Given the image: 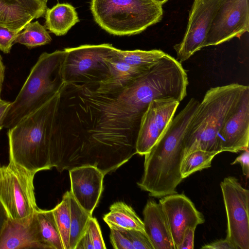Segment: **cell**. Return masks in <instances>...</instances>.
Here are the masks:
<instances>
[{
  "label": "cell",
  "instance_id": "obj_13",
  "mask_svg": "<svg viewBox=\"0 0 249 249\" xmlns=\"http://www.w3.org/2000/svg\"><path fill=\"white\" fill-rule=\"evenodd\" d=\"M166 218L175 249L180 244L188 227H196L205 222L203 214L183 194L177 193L161 197L159 202Z\"/></svg>",
  "mask_w": 249,
  "mask_h": 249
},
{
  "label": "cell",
  "instance_id": "obj_23",
  "mask_svg": "<svg viewBox=\"0 0 249 249\" xmlns=\"http://www.w3.org/2000/svg\"><path fill=\"white\" fill-rule=\"evenodd\" d=\"M165 53L160 50L124 51L117 48L114 53L118 59L145 70L156 64Z\"/></svg>",
  "mask_w": 249,
  "mask_h": 249
},
{
  "label": "cell",
  "instance_id": "obj_14",
  "mask_svg": "<svg viewBox=\"0 0 249 249\" xmlns=\"http://www.w3.org/2000/svg\"><path fill=\"white\" fill-rule=\"evenodd\" d=\"M249 88L243 93L234 110L225 122L218 136L222 152L237 153L249 149Z\"/></svg>",
  "mask_w": 249,
  "mask_h": 249
},
{
  "label": "cell",
  "instance_id": "obj_10",
  "mask_svg": "<svg viewBox=\"0 0 249 249\" xmlns=\"http://www.w3.org/2000/svg\"><path fill=\"white\" fill-rule=\"evenodd\" d=\"M249 30V0H223L214 17L203 48L240 37Z\"/></svg>",
  "mask_w": 249,
  "mask_h": 249
},
{
  "label": "cell",
  "instance_id": "obj_25",
  "mask_svg": "<svg viewBox=\"0 0 249 249\" xmlns=\"http://www.w3.org/2000/svg\"><path fill=\"white\" fill-rule=\"evenodd\" d=\"M52 38L45 26L38 21L28 23L18 35L14 44L19 43L31 49L49 44Z\"/></svg>",
  "mask_w": 249,
  "mask_h": 249
},
{
  "label": "cell",
  "instance_id": "obj_26",
  "mask_svg": "<svg viewBox=\"0 0 249 249\" xmlns=\"http://www.w3.org/2000/svg\"><path fill=\"white\" fill-rule=\"evenodd\" d=\"M70 192L67 191L61 201L52 209L64 249H69L71 227Z\"/></svg>",
  "mask_w": 249,
  "mask_h": 249
},
{
  "label": "cell",
  "instance_id": "obj_21",
  "mask_svg": "<svg viewBox=\"0 0 249 249\" xmlns=\"http://www.w3.org/2000/svg\"><path fill=\"white\" fill-rule=\"evenodd\" d=\"M44 16L45 28L57 36L65 35L79 21L75 8L69 3H57L47 8Z\"/></svg>",
  "mask_w": 249,
  "mask_h": 249
},
{
  "label": "cell",
  "instance_id": "obj_19",
  "mask_svg": "<svg viewBox=\"0 0 249 249\" xmlns=\"http://www.w3.org/2000/svg\"><path fill=\"white\" fill-rule=\"evenodd\" d=\"M103 220L110 229L122 231L134 230L145 232L143 221L131 206L123 201L112 204Z\"/></svg>",
  "mask_w": 249,
  "mask_h": 249
},
{
  "label": "cell",
  "instance_id": "obj_1",
  "mask_svg": "<svg viewBox=\"0 0 249 249\" xmlns=\"http://www.w3.org/2000/svg\"><path fill=\"white\" fill-rule=\"evenodd\" d=\"M136 79L121 91L107 93L96 91L90 83H65L53 134L66 166L92 165L107 174L137 154L141 119L147 107Z\"/></svg>",
  "mask_w": 249,
  "mask_h": 249
},
{
  "label": "cell",
  "instance_id": "obj_8",
  "mask_svg": "<svg viewBox=\"0 0 249 249\" xmlns=\"http://www.w3.org/2000/svg\"><path fill=\"white\" fill-rule=\"evenodd\" d=\"M116 48L110 44L67 48L63 64L66 83H99L108 73V59Z\"/></svg>",
  "mask_w": 249,
  "mask_h": 249
},
{
  "label": "cell",
  "instance_id": "obj_31",
  "mask_svg": "<svg viewBox=\"0 0 249 249\" xmlns=\"http://www.w3.org/2000/svg\"><path fill=\"white\" fill-rule=\"evenodd\" d=\"M110 239L115 249H134L131 242L123 231L110 229Z\"/></svg>",
  "mask_w": 249,
  "mask_h": 249
},
{
  "label": "cell",
  "instance_id": "obj_34",
  "mask_svg": "<svg viewBox=\"0 0 249 249\" xmlns=\"http://www.w3.org/2000/svg\"><path fill=\"white\" fill-rule=\"evenodd\" d=\"M243 151L231 164L239 163L241 166L243 174L248 178L249 177V150L248 149Z\"/></svg>",
  "mask_w": 249,
  "mask_h": 249
},
{
  "label": "cell",
  "instance_id": "obj_29",
  "mask_svg": "<svg viewBox=\"0 0 249 249\" xmlns=\"http://www.w3.org/2000/svg\"><path fill=\"white\" fill-rule=\"evenodd\" d=\"M87 231L93 243L94 249H106L100 227L95 218L91 217Z\"/></svg>",
  "mask_w": 249,
  "mask_h": 249
},
{
  "label": "cell",
  "instance_id": "obj_37",
  "mask_svg": "<svg viewBox=\"0 0 249 249\" xmlns=\"http://www.w3.org/2000/svg\"><path fill=\"white\" fill-rule=\"evenodd\" d=\"M10 104V102L0 100V130L3 127L4 118Z\"/></svg>",
  "mask_w": 249,
  "mask_h": 249
},
{
  "label": "cell",
  "instance_id": "obj_30",
  "mask_svg": "<svg viewBox=\"0 0 249 249\" xmlns=\"http://www.w3.org/2000/svg\"><path fill=\"white\" fill-rule=\"evenodd\" d=\"M20 32L0 26V50L9 53Z\"/></svg>",
  "mask_w": 249,
  "mask_h": 249
},
{
  "label": "cell",
  "instance_id": "obj_32",
  "mask_svg": "<svg viewBox=\"0 0 249 249\" xmlns=\"http://www.w3.org/2000/svg\"><path fill=\"white\" fill-rule=\"evenodd\" d=\"M36 14L39 18L45 15L47 9V2L42 0H16Z\"/></svg>",
  "mask_w": 249,
  "mask_h": 249
},
{
  "label": "cell",
  "instance_id": "obj_5",
  "mask_svg": "<svg viewBox=\"0 0 249 249\" xmlns=\"http://www.w3.org/2000/svg\"><path fill=\"white\" fill-rule=\"evenodd\" d=\"M66 54L64 49L40 54L16 99L11 102L3 127H13L60 92L65 84L63 64Z\"/></svg>",
  "mask_w": 249,
  "mask_h": 249
},
{
  "label": "cell",
  "instance_id": "obj_22",
  "mask_svg": "<svg viewBox=\"0 0 249 249\" xmlns=\"http://www.w3.org/2000/svg\"><path fill=\"white\" fill-rule=\"evenodd\" d=\"M39 17L16 0H0V26L20 32Z\"/></svg>",
  "mask_w": 249,
  "mask_h": 249
},
{
  "label": "cell",
  "instance_id": "obj_33",
  "mask_svg": "<svg viewBox=\"0 0 249 249\" xmlns=\"http://www.w3.org/2000/svg\"><path fill=\"white\" fill-rule=\"evenodd\" d=\"M196 228L188 227L185 231L181 241L177 249H193Z\"/></svg>",
  "mask_w": 249,
  "mask_h": 249
},
{
  "label": "cell",
  "instance_id": "obj_28",
  "mask_svg": "<svg viewBox=\"0 0 249 249\" xmlns=\"http://www.w3.org/2000/svg\"><path fill=\"white\" fill-rule=\"evenodd\" d=\"M131 242L134 249H153L146 233L138 230L123 231Z\"/></svg>",
  "mask_w": 249,
  "mask_h": 249
},
{
  "label": "cell",
  "instance_id": "obj_15",
  "mask_svg": "<svg viewBox=\"0 0 249 249\" xmlns=\"http://www.w3.org/2000/svg\"><path fill=\"white\" fill-rule=\"evenodd\" d=\"M69 171L71 194L81 207L92 215L103 192L105 175L92 165L77 166Z\"/></svg>",
  "mask_w": 249,
  "mask_h": 249
},
{
  "label": "cell",
  "instance_id": "obj_40",
  "mask_svg": "<svg viewBox=\"0 0 249 249\" xmlns=\"http://www.w3.org/2000/svg\"><path fill=\"white\" fill-rule=\"evenodd\" d=\"M155 1H156L158 4L161 5L165 3L166 1H167L168 0H154Z\"/></svg>",
  "mask_w": 249,
  "mask_h": 249
},
{
  "label": "cell",
  "instance_id": "obj_20",
  "mask_svg": "<svg viewBox=\"0 0 249 249\" xmlns=\"http://www.w3.org/2000/svg\"><path fill=\"white\" fill-rule=\"evenodd\" d=\"M34 215L38 240L43 249H64L52 210L37 208Z\"/></svg>",
  "mask_w": 249,
  "mask_h": 249
},
{
  "label": "cell",
  "instance_id": "obj_24",
  "mask_svg": "<svg viewBox=\"0 0 249 249\" xmlns=\"http://www.w3.org/2000/svg\"><path fill=\"white\" fill-rule=\"evenodd\" d=\"M70 198L71 227L69 249H75L78 242L85 232L92 215L81 207L71 193Z\"/></svg>",
  "mask_w": 249,
  "mask_h": 249
},
{
  "label": "cell",
  "instance_id": "obj_39",
  "mask_svg": "<svg viewBox=\"0 0 249 249\" xmlns=\"http://www.w3.org/2000/svg\"><path fill=\"white\" fill-rule=\"evenodd\" d=\"M5 67L2 62V59L0 55V100L1 99V92L2 84L4 79Z\"/></svg>",
  "mask_w": 249,
  "mask_h": 249
},
{
  "label": "cell",
  "instance_id": "obj_36",
  "mask_svg": "<svg viewBox=\"0 0 249 249\" xmlns=\"http://www.w3.org/2000/svg\"><path fill=\"white\" fill-rule=\"evenodd\" d=\"M75 249H94V247L88 231L80 238Z\"/></svg>",
  "mask_w": 249,
  "mask_h": 249
},
{
  "label": "cell",
  "instance_id": "obj_16",
  "mask_svg": "<svg viewBox=\"0 0 249 249\" xmlns=\"http://www.w3.org/2000/svg\"><path fill=\"white\" fill-rule=\"evenodd\" d=\"M34 214L19 220L9 217L0 234V249H42L38 240Z\"/></svg>",
  "mask_w": 249,
  "mask_h": 249
},
{
  "label": "cell",
  "instance_id": "obj_41",
  "mask_svg": "<svg viewBox=\"0 0 249 249\" xmlns=\"http://www.w3.org/2000/svg\"><path fill=\"white\" fill-rule=\"evenodd\" d=\"M43 0V1H45L47 2V0Z\"/></svg>",
  "mask_w": 249,
  "mask_h": 249
},
{
  "label": "cell",
  "instance_id": "obj_6",
  "mask_svg": "<svg viewBox=\"0 0 249 249\" xmlns=\"http://www.w3.org/2000/svg\"><path fill=\"white\" fill-rule=\"evenodd\" d=\"M95 21L115 36L139 34L160 21L161 5L154 0H91Z\"/></svg>",
  "mask_w": 249,
  "mask_h": 249
},
{
  "label": "cell",
  "instance_id": "obj_17",
  "mask_svg": "<svg viewBox=\"0 0 249 249\" xmlns=\"http://www.w3.org/2000/svg\"><path fill=\"white\" fill-rule=\"evenodd\" d=\"M144 231L153 249H175L168 224L159 203L149 199L143 209Z\"/></svg>",
  "mask_w": 249,
  "mask_h": 249
},
{
  "label": "cell",
  "instance_id": "obj_35",
  "mask_svg": "<svg viewBox=\"0 0 249 249\" xmlns=\"http://www.w3.org/2000/svg\"><path fill=\"white\" fill-rule=\"evenodd\" d=\"M203 249H235L226 238L220 239L205 245L201 247Z\"/></svg>",
  "mask_w": 249,
  "mask_h": 249
},
{
  "label": "cell",
  "instance_id": "obj_11",
  "mask_svg": "<svg viewBox=\"0 0 249 249\" xmlns=\"http://www.w3.org/2000/svg\"><path fill=\"white\" fill-rule=\"evenodd\" d=\"M222 0H194L184 37L180 43L174 46L177 60L180 63L188 60L203 48L214 17Z\"/></svg>",
  "mask_w": 249,
  "mask_h": 249
},
{
  "label": "cell",
  "instance_id": "obj_38",
  "mask_svg": "<svg viewBox=\"0 0 249 249\" xmlns=\"http://www.w3.org/2000/svg\"><path fill=\"white\" fill-rule=\"evenodd\" d=\"M8 218L7 213L0 202V234Z\"/></svg>",
  "mask_w": 249,
  "mask_h": 249
},
{
  "label": "cell",
  "instance_id": "obj_18",
  "mask_svg": "<svg viewBox=\"0 0 249 249\" xmlns=\"http://www.w3.org/2000/svg\"><path fill=\"white\" fill-rule=\"evenodd\" d=\"M107 62L108 73L107 77L99 83H90L96 91L101 92L121 91L147 70L121 61L114 54Z\"/></svg>",
  "mask_w": 249,
  "mask_h": 249
},
{
  "label": "cell",
  "instance_id": "obj_4",
  "mask_svg": "<svg viewBox=\"0 0 249 249\" xmlns=\"http://www.w3.org/2000/svg\"><path fill=\"white\" fill-rule=\"evenodd\" d=\"M248 87L232 83L207 90L187 128L183 159L196 151L221 153L219 132Z\"/></svg>",
  "mask_w": 249,
  "mask_h": 249
},
{
  "label": "cell",
  "instance_id": "obj_12",
  "mask_svg": "<svg viewBox=\"0 0 249 249\" xmlns=\"http://www.w3.org/2000/svg\"><path fill=\"white\" fill-rule=\"evenodd\" d=\"M180 102L174 98L154 100L142 116L136 142V153L147 154L172 119Z\"/></svg>",
  "mask_w": 249,
  "mask_h": 249
},
{
  "label": "cell",
  "instance_id": "obj_2",
  "mask_svg": "<svg viewBox=\"0 0 249 249\" xmlns=\"http://www.w3.org/2000/svg\"><path fill=\"white\" fill-rule=\"evenodd\" d=\"M199 102L192 98L172 121L150 150L144 155L142 178L137 183L150 196L161 198L177 193L184 138Z\"/></svg>",
  "mask_w": 249,
  "mask_h": 249
},
{
  "label": "cell",
  "instance_id": "obj_27",
  "mask_svg": "<svg viewBox=\"0 0 249 249\" xmlns=\"http://www.w3.org/2000/svg\"><path fill=\"white\" fill-rule=\"evenodd\" d=\"M218 152L196 151L185 157L180 164V173L183 179L197 171L211 166L214 157Z\"/></svg>",
  "mask_w": 249,
  "mask_h": 249
},
{
  "label": "cell",
  "instance_id": "obj_9",
  "mask_svg": "<svg viewBox=\"0 0 249 249\" xmlns=\"http://www.w3.org/2000/svg\"><path fill=\"white\" fill-rule=\"evenodd\" d=\"M220 185L227 218L226 239L235 249H249V191L232 176Z\"/></svg>",
  "mask_w": 249,
  "mask_h": 249
},
{
  "label": "cell",
  "instance_id": "obj_3",
  "mask_svg": "<svg viewBox=\"0 0 249 249\" xmlns=\"http://www.w3.org/2000/svg\"><path fill=\"white\" fill-rule=\"evenodd\" d=\"M60 101V92L8 129L9 160L36 173L52 168L50 145Z\"/></svg>",
  "mask_w": 249,
  "mask_h": 249
},
{
  "label": "cell",
  "instance_id": "obj_7",
  "mask_svg": "<svg viewBox=\"0 0 249 249\" xmlns=\"http://www.w3.org/2000/svg\"><path fill=\"white\" fill-rule=\"evenodd\" d=\"M35 174L12 161L0 165V202L10 218H28L38 208L34 193Z\"/></svg>",
  "mask_w": 249,
  "mask_h": 249
}]
</instances>
